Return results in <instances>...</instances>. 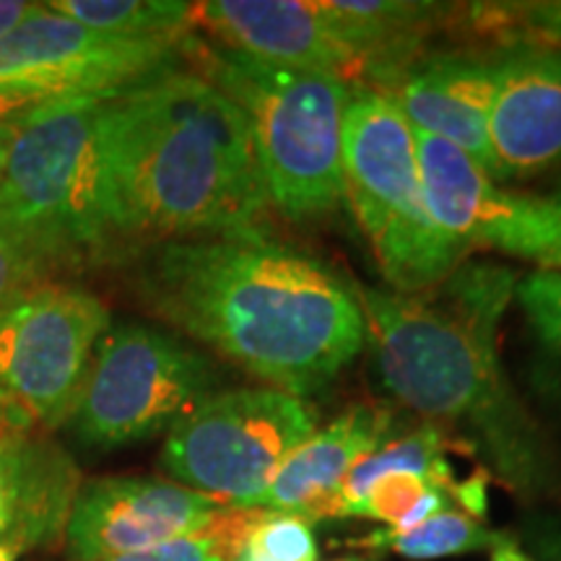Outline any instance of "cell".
Returning a JSON list of instances; mask_svg holds the SVG:
<instances>
[{
	"instance_id": "6da1fadb",
	"label": "cell",
	"mask_w": 561,
	"mask_h": 561,
	"mask_svg": "<svg viewBox=\"0 0 561 561\" xmlns=\"http://www.w3.org/2000/svg\"><path fill=\"white\" fill-rule=\"evenodd\" d=\"M136 291L180 333L297 398L328 388L367 343L354 286L263 231L153 244Z\"/></svg>"
},
{
	"instance_id": "7a4b0ae2",
	"label": "cell",
	"mask_w": 561,
	"mask_h": 561,
	"mask_svg": "<svg viewBox=\"0 0 561 561\" xmlns=\"http://www.w3.org/2000/svg\"><path fill=\"white\" fill-rule=\"evenodd\" d=\"M104 146L128 250L263 231L271 203L248 117L195 70L170 68L110 94Z\"/></svg>"
},
{
	"instance_id": "3957f363",
	"label": "cell",
	"mask_w": 561,
	"mask_h": 561,
	"mask_svg": "<svg viewBox=\"0 0 561 561\" xmlns=\"http://www.w3.org/2000/svg\"><path fill=\"white\" fill-rule=\"evenodd\" d=\"M385 390L430 419L462 426L515 489L553 479L551 447L510 388L500 364V320L515 294L512 273L462 263L434 289L398 294L354 286Z\"/></svg>"
},
{
	"instance_id": "277c9868",
	"label": "cell",
	"mask_w": 561,
	"mask_h": 561,
	"mask_svg": "<svg viewBox=\"0 0 561 561\" xmlns=\"http://www.w3.org/2000/svg\"><path fill=\"white\" fill-rule=\"evenodd\" d=\"M104 100L39 102L19 125L5 161L0 227L50 280L130 255L112 198Z\"/></svg>"
},
{
	"instance_id": "5b68a950",
	"label": "cell",
	"mask_w": 561,
	"mask_h": 561,
	"mask_svg": "<svg viewBox=\"0 0 561 561\" xmlns=\"http://www.w3.org/2000/svg\"><path fill=\"white\" fill-rule=\"evenodd\" d=\"M182 55L248 117L271 208L297 224L339 208L351 83L250 58L198 32L182 39Z\"/></svg>"
},
{
	"instance_id": "8992f818",
	"label": "cell",
	"mask_w": 561,
	"mask_h": 561,
	"mask_svg": "<svg viewBox=\"0 0 561 561\" xmlns=\"http://www.w3.org/2000/svg\"><path fill=\"white\" fill-rule=\"evenodd\" d=\"M343 201L392 291L434 289L466 263V252L447 240L426 208L411 123L371 87L351 89L343 117Z\"/></svg>"
},
{
	"instance_id": "52a82bcc",
	"label": "cell",
	"mask_w": 561,
	"mask_h": 561,
	"mask_svg": "<svg viewBox=\"0 0 561 561\" xmlns=\"http://www.w3.org/2000/svg\"><path fill=\"white\" fill-rule=\"evenodd\" d=\"M219 392V371L198 348L144 322H112L96 343L70 432L96 450L170 434Z\"/></svg>"
},
{
	"instance_id": "ba28073f",
	"label": "cell",
	"mask_w": 561,
	"mask_h": 561,
	"mask_svg": "<svg viewBox=\"0 0 561 561\" xmlns=\"http://www.w3.org/2000/svg\"><path fill=\"white\" fill-rule=\"evenodd\" d=\"M318 430L305 398L273 388L219 390L167 434L161 466L182 486L255 510L284 460Z\"/></svg>"
},
{
	"instance_id": "9c48e42d",
	"label": "cell",
	"mask_w": 561,
	"mask_h": 561,
	"mask_svg": "<svg viewBox=\"0 0 561 561\" xmlns=\"http://www.w3.org/2000/svg\"><path fill=\"white\" fill-rule=\"evenodd\" d=\"M110 325L107 305L89 289L34 286L0 318V390L37 430L66 426Z\"/></svg>"
},
{
	"instance_id": "30bf717a",
	"label": "cell",
	"mask_w": 561,
	"mask_h": 561,
	"mask_svg": "<svg viewBox=\"0 0 561 561\" xmlns=\"http://www.w3.org/2000/svg\"><path fill=\"white\" fill-rule=\"evenodd\" d=\"M185 37H112L37 3L0 37V89L50 100L110 96L174 68Z\"/></svg>"
},
{
	"instance_id": "8fae6325",
	"label": "cell",
	"mask_w": 561,
	"mask_h": 561,
	"mask_svg": "<svg viewBox=\"0 0 561 561\" xmlns=\"http://www.w3.org/2000/svg\"><path fill=\"white\" fill-rule=\"evenodd\" d=\"M413 140L426 208L447 240L466 255L494 250L538 268H561V219L549 201L507 193L468 153L432 133L413 128Z\"/></svg>"
},
{
	"instance_id": "7c38bea8",
	"label": "cell",
	"mask_w": 561,
	"mask_h": 561,
	"mask_svg": "<svg viewBox=\"0 0 561 561\" xmlns=\"http://www.w3.org/2000/svg\"><path fill=\"white\" fill-rule=\"evenodd\" d=\"M227 504L178 481L110 476L81 483L66 525L70 561H104L191 536Z\"/></svg>"
},
{
	"instance_id": "4fadbf2b",
	"label": "cell",
	"mask_w": 561,
	"mask_h": 561,
	"mask_svg": "<svg viewBox=\"0 0 561 561\" xmlns=\"http://www.w3.org/2000/svg\"><path fill=\"white\" fill-rule=\"evenodd\" d=\"M193 30L276 66L328 73L346 83L367 76V62L318 0H203L193 3Z\"/></svg>"
},
{
	"instance_id": "5bb4252c",
	"label": "cell",
	"mask_w": 561,
	"mask_h": 561,
	"mask_svg": "<svg viewBox=\"0 0 561 561\" xmlns=\"http://www.w3.org/2000/svg\"><path fill=\"white\" fill-rule=\"evenodd\" d=\"M494 70L491 180H530L561 164V50L510 45Z\"/></svg>"
},
{
	"instance_id": "9a60e30c",
	"label": "cell",
	"mask_w": 561,
	"mask_h": 561,
	"mask_svg": "<svg viewBox=\"0 0 561 561\" xmlns=\"http://www.w3.org/2000/svg\"><path fill=\"white\" fill-rule=\"evenodd\" d=\"M494 58L447 53L413 60L385 91L413 128L468 153L491 178L489 112L494 102Z\"/></svg>"
},
{
	"instance_id": "2e32d148",
	"label": "cell",
	"mask_w": 561,
	"mask_h": 561,
	"mask_svg": "<svg viewBox=\"0 0 561 561\" xmlns=\"http://www.w3.org/2000/svg\"><path fill=\"white\" fill-rule=\"evenodd\" d=\"M392 434V413L380 405H351L314 430L278 468L255 510L297 515L307 523L341 517L339 496L346 476L377 453Z\"/></svg>"
},
{
	"instance_id": "e0dca14e",
	"label": "cell",
	"mask_w": 561,
	"mask_h": 561,
	"mask_svg": "<svg viewBox=\"0 0 561 561\" xmlns=\"http://www.w3.org/2000/svg\"><path fill=\"white\" fill-rule=\"evenodd\" d=\"M81 483L73 458L47 434L0 439V543L19 557L66 538Z\"/></svg>"
},
{
	"instance_id": "ac0fdd59",
	"label": "cell",
	"mask_w": 561,
	"mask_h": 561,
	"mask_svg": "<svg viewBox=\"0 0 561 561\" xmlns=\"http://www.w3.org/2000/svg\"><path fill=\"white\" fill-rule=\"evenodd\" d=\"M453 447V439L437 424H424L416 432L403 434L398 439H388L380 450L364 458L346 476L339 496L341 517H351V510L362 502V496L367 494L371 483L390 471H411L426 476V479H432L453 496L455 486H458L453 462L447 458Z\"/></svg>"
},
{
	"instance_id": "d6986e66",
	"label": "cell",
	"mask_w": 561,
	"mask_h": 561,
	"mask_svg": "<svg viewBox=\"0 0 561 561\" xmlns=\"http://www.w3.org/2000/svg\"><path fill=\"white\" fill-rule=\"evenodd\" d=\"M45 5L112 37L159 39L193 32V3L182 0H53Z\"/></svg>"
},
{
	"instance_id": "ffe728a7",
	"label": "cell",
	"mask_w": 561,
	"mask_h": 561,
	"mask_svg": "<svg viewBox=\"0 0 561 561\" xmlns=\"http://www.w3.org/2000/svg\"><path fill=\"white\" fill-rule=\"evenodd\" d=\"M496 538L500 533L486 528L479 517L445 510L411 530H371L367 536L354 538L351 546L364 551H392L413 561H430L491 549Z\"/></svg>"
},
{
	"instance_id": "44dd1931",
	"label": "cell",
	"mask_w": 561,
	"mask_h": 561,
	"mask_svg": "<svg viewBox=\"0 0 561 561\" xmlns=\"http://www.w3.org/2000/svg\"><path fill=\"white\" fill-rule=\"evenodd\" d=\"M447 504L450 494L426 476L390 471L371 483L362 502L351 510V517L380 520L390 530H411L439 512L450 510Z\"/></svg>"
},
{
	"instance_id": "7402d4cb",
	"label": "cell",
	"mask_w": 561,
	"mask_h": 561,
	"mask_svg": "<svg viewBox=\"0 0 561 561\" xmlns=\"http://www.w3.org/2000/svg\"><path fill=\"white\" fill-rule=\"evenodd\" d=\"M263 512L265 510L224 507L214 520L191 536L104 561H237L250 530L261 523Z\"/></svg>"
},
{
	"instance_id": "603a6c76",
	"label": "cell",
	"mask_w": 561,
	"mask_h": 561,
	"mask_svg": "<svg viewBox=\"0 0 561 561\" xmlns=\"http://www.w3.org/2000/svg\"><path fill=\"white\" fill-rule=\"evenodd\" d=\"M479 30L510 34V45H538L561 50V0L538 3H486L471 5Z\"/></svg>"
},
{
	"instance_id": "cb8c5ba5",
	"label": "cell",
	"mask_w": 561,
	"mask_h": 561,
	"mask_svg": "<svg viewBox=\"0 0 561 561\" xmlns=\"http://www.w3.org/2000/svg\"><path fill=\"white\" fill-rule=\"evenodd\" d=\"M320 549L312 523L284 512H263L250 530L237 561H318Z\"/></svg>"
},
{
	"instance_id": "d4e9b609",
	"label": "cell",
	"mask_w": 561,
	"mask_h": 561,
	"mask_svg": "<svg viewBox=\"0 0 561 561\" xmlns=\"http://www.w3.org/2000/svg\"><path fill=\"white\" fill-rule=\"evenodd\" d=\"M530 333L561 369V268H538L515 286Z\"/></svg>"
},
{
	"instance_id": "484cf974",
	"label": "cell",
	"mask_w": 561,
	"mask_h": 561,
	"mask_svg": "<svg viewBox=\"0 0 561 561\" xmlns=\"http://www.w3.org/2000/svg\"><path fill=\"white\" fill-rule=\"evenodd\" d=\"M50 280L45 271L32 261V255L13 237L0 227V318L16 301L30 294L34 286Z\"/></svg>"
},
{
	"instance_id": "4316f807",
	"label": "cell",
	"mask_w": 561,
	"mask_h": 561,
	"mask_svg": "<svg viewBox=\"0 0 561 561\" xmlns=\"http://www.w3.org/2000/svg\"><path fill=\"white\" fill-rule=\"evenodd\" d=\"M45 100H50V96L30 94V91L16 89H0V180H3L5 161H9V151L19 125L24 123V117Z\"/></svg>"
},
{
	"instance_id": "83f0119b",
	"label": "cell",
	"mask_w": 561,
	"mask_h": 561,
	"mask_svg": "<svg viewBox=\"0 0 561 561\" xmlns=\"http://www.w3.org/2000/svg\"><path fill=\"white\" fill-rule=\"evenodd\" d=\"M30 430H37V426L32 424V419L26 416L24 409H21L16 401H11V398L0 390V439Z\"/></svg>"
},
{
	"instance_id": "f1b7e54d",
	"label": "cell",
	"mask_w": 561,
	"mask_h": 561,
	"mask_svg": "<svg viewBox=\"0 0 561 561\" xmlns=\"http://www.w3.org/2000/svg\"><path fill=\"white\" fill-rule=\"evenodd\" d=\"M533 541H536L538 557L543 561H561V523L546 520L533 530Z\"/></svg>"
},
{
	"instance_id": "f546056e",
	"label": "cell",
	"mask_w": 561,
	"mask_h": 561,
	"mask_svg": "<svg viewBox=\"0 0 561 561\" xmlns=\"http://www.w3.org/2000/svg\"><path fill=\"white\" fill-rule=\"evenodd\" d=\"M37 3H26V0H0V37H5L19 21H24L34 11Z\"/></svg>"
},
{
	"instance_id": "4dcf8cb0",
	"label": "cell",
	"mask_w": 561,
	"mask_h": 561,
	"mask_svg": "<svg viewBox=\"0 0 561 561\" xmlns=\"http://www.w3.org/2000/svg\"><path fill=\"white\" fill-rule=\"evenodd\" d=\"M491 561H536L528 551H523V546L515 541L512 536H504L500 533L494 546H491Z\"/></svg>"
},
{
	"instance_id": "1f68e13d",
	"label": "cell",
	"mask_w": 561,
	"mask_h": 561,
	"mask_svg": "<svg viewBox=\"0 0 561 561\" xmlns=\"http://www.w3.org/2000/svg\"><path fill=\"white\" fill-rule=\"evenodd\" d=\"M546 201H549L551 203V208L553 210H557V216H559V219H561V185L557 187V191H553L551 195H549V198H546Z\"/></svg>"
},
{
	"instance_id": "d6a6232c",
	"label": "cell",
	"mask_w": 561,
	"mask_h": 561,
	"mask_svg": "<svg viewBox=\"0 0 561 561\" xmlns=\"http://www.w3.org/2000/svg\"><path fill=\"white\" fill-rule=\"evenodd\" d=\"M0 561H16V553H13L9 546L0 543Z\"/></svg>"
},
{
	"instance_id": "836d02e7",
	"label": "cell",
	"mask_w": 561,
	"mask_h": 561,
	"mask_svg": "<svg viewBox=\"0 0 561 561\" xmlns=\"http://www.w3.org/2000/svg\"><path fill=\"white\" fill-rule=\"evenodd\" d=\"M335 561H377L375 557H346V559H335Z\"/></svg>"
}]
</instances>
